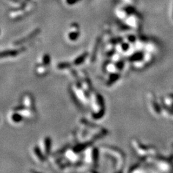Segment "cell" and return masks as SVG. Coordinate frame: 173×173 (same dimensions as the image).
I'll return each instance as SVG.
<instances>
[{"label":"cell","instance_id":"6da1fadb","mask_svg":"<svg viewBox=\"0 0 173 173\" xmlns=\"http://www.w3.org/2000/svg\"><path fill=\"white\" fill-rule=\"evenodd\" d=\"M89 105L92 110V117L94 120H99L105 115V102L102 96L98 93H92L89 97Z\"/></svg>","mask_w":173,"mask_h":173},{"label":"cell","instance_id":"7a4b0ae2","mask_svg":"<svg viewBox=\"0 0 173 173\" xmlns=\"http://www.w3.org/2000/svg\"><path fill=\"white\" fill-rule=\"evenodd\" d=\"M72 92H74V94L76 99L80 102H81L82 105H89L90 98L88 96V92L81 86V84L77 83L74 84L72 85Z\"/></svg>","mask_w":173,"mask_h":173},{"label":"cell","instance_id":"3957f363","mask_svg":"<svg viewBox=\"0 0 173 173\" xmlns=\"http://www.w3.org/2000/svg\"><path fill=\"white\" fill-rule=\"evenodd\" d=\"M98 160V151L97 149L88 147L84 153V161L87 164H95Z\"/></svg>","mask_w":173,"mask_h":173},{"label":"cell","instance_id":"277c9868","mask_svg":"<svg viewBox=\"0 0 173 173\" xmlns=\"http://www.w3.org/2000/svg\"><path fill=\"white\" fill-rule=\"evenodd\" d=\"M38 147L45 156H47L51 152V139L49 137H44L40 140Z\"/></svg>","mask_w":173,"mask_h":173},{"label":"cell","instance_id":"5b68a950","mask_svg":"<svg viewBox=\"0 0 173 173\" xmlns=\"http://www.w3.org/2000/svg\"><path fill=\"white\" fill-rule=\"evenodd\" d=\"M21 104L25 108L34 109L35 108V100L32 94L26 93L23 94L22 97Z\"/></svg>","mask_w":173,"mask_h":173},{"label":"cell","instance_id":"8992f818","mask_svg":"<svg viewBox=\"0 0 173 173\" xmlns=\"http://www.w3.org/2000/svg\"><path fill=\"white\" fill-rule=\"evenodd\" d=\"M65 157L69 161V162L76 163L79 161L80 157L78 154V152L75 151L74 149H67L64 152Z\"/></svg>","mask_w":173,"mask_h":173},{"label":"cell","instance_id":"52a82bcc","mask_svg":"<svg viewBox=\"0 0 173 173\" xmlns=\"http://www.w3.org/2000/svg\"><path fill=\"white\" fill-rule=\"evenodd\" d=\"M32 154L34 157L35 159L38 161L39 163H43L45 159H46V156L43 154V152L41 151L38 146L34 147L32 149Z\"/></svg>","mask_w":173,"mask_h":173},{"label":"cell","instance_id":"ba28073f","mask_svg":"<svg viewBox=\"0 0 173 173\" xmlns=\"http://www.w3.org/2000/svg\"><path fill=\"white\" fill-rule=\"evenodd\" d=\"M8 118H9V121L13 124H18V123L22 122L24 118L20 113L12 110V112L9 113Z\"/></svg>","mask_w":173,"mask_h":173},{"label":"cell","instance_id":"9c48e42d","mask_svg":"<svg viewBox=\"0 0 173 173\" xmlns=\"http://www.w3.org/2000/svg\"><path fill=\"white\" fill-rule=\"evenodd\" d=\"M80 84H81V86L85 89L88 93H90L91 91H92V84H91L90 81H89V79H88L87 76H86V74L84 73V74H82L81 76Z\"/></svg>","mask_w":173,"mask_h":173},{"label":"cell","instance_id":"30bf717a","mask_svg":"<svg viewBox=\"0 0 173 173\" xmlns=\"http://www.w3.org/2000/svg\"><path fill=\"white\" fill-rule=\"evenodd\" d=\"M18 113H20V114L22 115V117L25 118H33L35 116V110L34 109H30V108H22L21 110H19Z\"/></svg>","mask_w":173,"mask_h":173},{"label":"cell","instance_id":"8fae6325","mask_svg":"<svg viewBox=\"0 0 173 173\" xmlns=\"http://www.w3.org/2000/svg\"><path fill=\"white\" fill-rule=\"evenodd\" d=\"M48 71H49V67L46 65L38 64L36 68V73L38 76H45L46 74H47Z\"/></svg>","mask_w":173,"mask_h":173},{"label":"cell","instance_id":"7c38bea8","mask_svg":"<svg viewBox=\"0 0 173 173\" xmlns=\"http://www.w3.org/2000/svg\"><path fill=\"white\" fill-rule=\"evenodd\" d=\"M49 63H50V57L47 54H45L43 56H41L38 61V64L49 66Z\"/></svg>","mask_w":173,"mask_h":173},{"label":"cell","instance_id":"4fadbf2b","mask_svg":"<svg viewBox=\"0 0 173 173\" xmlns=\"http://www.w3.org/2000/svg\"><path fill=\"white\" fill-rule=\"evenodd\" d=\"M70 68V64L68 63H61L57 65V69L59 70H69Z\"/></svg>","mask_w":173,"mask_h":173},{"label":"cell","instance_id":"5bb4252c","mask_svg":"<svg viewBox=\"0 0 173 173\" xmlns=\"http://www.w3.org/2000/svg\"><path fill=\"white\" fill-rule=\"evenodd\" d=\"M84 59H85V55H81L80 56L77 57L76 59H74V65H79L81 64V63H82L83 61H84Z\"/></svg>","mask_w":173,"mask_h":173},{"label":"cell","instance_id":"9a60e30c","mask_svg":"<svg viewBox=\"0 0 173 173\" xmlns=\"http://www.w3.org/2000/svg\"><path fill=\"white\" fill-rule=\"evenodd\" d=\"M29 173H41V172H38V171L36 170H33V169H30V170L29 171Z\"/></svg>","mask_w":173,"mask_h":173},{"label":"cell","instance_id":"2e32d148","mask_svg":"<svg viewBox=\"0 0 173 173\" xmlns=\"http://www.w3.org/2000/svg\"><path fill=\"white\" fill-rule=\"evenodd\" d=\"M89 173H96V172H89Z\"/></svg>","mask_w":173,"mask_h":173}]
</instances>
